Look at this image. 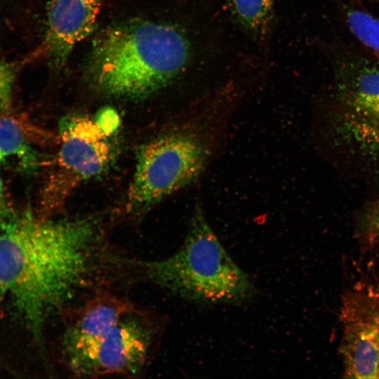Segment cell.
Returning <instances> with one entry per match:
<instances>
[{"mask_svg": "<svg viewBox=\"0 0 379 379\" xmlns=\"http://www.w3.org/2000/svg\"><path fill=\"white\" fill-rule=\"evenodd\" d=\"M27 0H0V43L20 39L27 13Z\"/></svg>", "mask_w": 379, "mask_h": 379, "instance_id": "14", "label": "cell"}, {"mask_svg": "<svg viewBox=\"0 0 379 379\" xmlns=\"http://www.w3.org/2000/svg\"><path fill=\"white\" fill-rule=\"evenodd\" d=\"M365 224L368 238L372 241L379 238V198L368 213Z\"/></svg>", "mask_w": 379, "mask_h": 379, "instance_id": "17", "label": "cell"}, {"mask_svg": "<svg viewBox=\"0 0 379 379\" xmlns=\"http://www.w3.org/2000/svg\"><path fill=\"white\" fill-rule=\"evenodd\" d=\"M5 194L2 179L0 175V215L5 212Z\"/></svg>", "mask_w": 379, "mask_h": 379, "instance_id": "18", "label": "cell"}, {"mask_svg": "<svg viewBox=\"0 0 379 379\" xmlns=\"http://www.w3.org/2000/svg\"><path fill=\"white\" fill-rule=\"evenodd\" d=\"M135 307L103 289L92 294L68 313L71 318L60 341L62 358L87 345Z\"/></svg>", "mask_w": 379, "mask_h": 379, "instance_id": "10", "label": "cell"}, {"mask_svg": "<svg viewBox=\"0 0 379 379\" xmlns=\"http://www.w3.org/2000/svg\"><path fill=\"white\" fill-rule=\"evenodd\" d=\"M340 317L345 376L379 378V295L363 292L349 295Z\"/></svg>", "mask_w": 379, "mask_h": 379, "instance_id": "8", "label": "cell"}, {"mask_svg": "<svg viewBox=\"0 0 379 379\" xmlns=\"http://www.w3.org/2000/svg\"><path fill=\"white\" fill-rule=\"evenodd\" d=\"M25 65L23 58L13 60L0 51V114L11 107L16 81Z\"/></svg>", "mask_w": 379, "mask_h": 379, "instance_id": "15", "label": "cell"}, {"mask_svg": "<svg viewBox=\"0 0 379 379\" xmlns=\"http://www.w3.org/2000/svg\"><path fill=\"white\" fill-rule=\"evenodd\" d=\"M157 326L135 307L78 351L62 358L76 376L98 378L139 373L151 354Z\"/></svg>", "mask_w": 379, "mask_h": 379, "instance_id": "6", "label": "cell"}, {"mask_svg": "<svg viewBox=\"0 0 379 379\" xmlns=\"http://www.w3.org/2000/svg\"><path fill=\"white\" fill-rule=\"evenodd\" d=\"M193 53L190 39L180 28L131 22L109 27L97 36L87 74L105 94L144 98L178 79L190 67Z\"/></svg>", "mask_w": 379, "mask_h": 379, "instance_id": "2", "label": "cell"}, {"mask_svg": "<svg viewBox=\"0 0 379 379\" xmlns=\"http://www.w3.org/2000/svg\"><path fill=\"white\" fill-rule=\"evenodd\" d=\"M17 160L20 167L31 171L38 164L36 152L32 147L23 124L17 119L0 114V165Z\"/></svg>", "mask_w": 379, "mask_h": 379, "instance_id": "11", "label": "cell"}, {"mask_svg": "<svg viewBox=\"0 0 379 379\" xmlns=\"http://www.w3.org/2000/svg\"><path fill=\"white\" fill-rule=\"evenodd\" d=\"M100 0H48L44 29L36 46L24 57L41 59L53 69L64 66L74 46L94 29Z\"/></svg>", "mask_w": 379, "mask_h": 379, "instance_id": "9", "label": "cell"}, {"mask_svg": "<svg viewBox=\"0 0 379 379\" xmlns=\"http://www.w3.org/2000/svg\"><path fill=\"white\" fill-rule=\"evenodd\" d=\"M95 120L102 129L109 135L114 132L119 123L117 113L109 107L102 109Z\"/></svg>", "mask_w": 379, "mask_h": 379, "instance_id": "16", "label": "cell"}, {"mask_svg": "<svg viewBox=\"0 0 379 379\" xmlns=\"http://www.w3.org/2000/svg\"><path fill=\"white\" fill-rule=\"evenodd\" d=\"M131 262L152 283L193 302L240 303L255 295L251 278L221 244L200 204L178 251L161 260Z\"/></svg>", "mask_w": 379, "mask_h": 379, "instance_id": "3", "label": "cell"}, {"mask_svg": "<svg viewBox=\"0 0 379 379\" xmlns=\"http://www.w3.org/2000/svg\"><path fill=\"white\" fill-rule=\"evenodd\" d=\"M126 262L105 242L98 218L53 220L27 212L0 233V294L39 338L50 317L68 314L81 295L104 289Z\"/></svg>", "mask_w": 379, "mask_h": 379, "instance_id": "1", "label": "cell"}, {"mask_svg": "<svg viewBox=\"0 0 379 379\" xmlns=\"http://www.w3.org/2000/svg\"><path fill=\"white\" fill-rule=\"evenodd\" d=\"M60 147L42 194L48 212L62 207L81 182L100 174L109 165V136L97 121L72 116L60 122Z\"/></svg>", "mask_w": 379, "mask_h": 379, "instance_id": "7", "label": "cell"}, {"mask_svg": "<svg viewBox=\"0 0 379 379\" xmlns=\"http://www.w3.org/2000/svg\"><path fill=\"white\" fill-rule=\"evenodd\" d=\"M350 1H355V2H368V3H370V2H374L377 0H350Z\"/></svg>", "mask_w": 379, "mask_h": 379, "instance_id": "19", "label": "cell"}, {"mask_svg": "<svg viewBox=\"0 0 379 379\" xmlns=\"http://www.w3.org/2000/svg\"><path fill=\"white\" fill-rule=\"evenodd\" d=\"M332 65L336 137L358 154L379 157V60L368 51L343 48Z\"/></svg>", "mask_w": 379, "mask_h": 379, "instance_id": "5", "label": "cell"}, {"mask_svg": "<svg viewBox=\"0 0 379 379\" xmlns=\"http://www.w3.org/2000/svg\"><path fill=\"white\" fill-rule=\"evenodd\" d=\"M221 117L208 108L139 148L127 192L128 212L142 214L198 179L215 151Z\"/></svg>", "mask_w": 379, "mask_h": 379, "instance_id": "4", "label": "cell"}, {"mask_svg": "<svg viewBox=\"0 0 379 379\" xmlns=\"http://www.w3.org/2000/svg\"><path fill=\"white\" fill-rule=\"evenodd\" d=\"M236 19L253 34H265L272 18L273 0H230Z\"/></svg>", "mask_w": 379, "mask_h": 379, "instance_id": "13", "label": "cell"}, {"mask_svg": "<svg viewBox=\"0 0 379 379\" xmlns=\"http://www.w3.org/2000/svg\"><path fill=\"white\" fill-rule=\"evenodd\" d=\"M346 25L352 35L379 60V18L353 4L343 6Z\"/></svg>", "mask_w": 379, "mask_h": 379, "instance_id": "12", "label": "cell"}]
</instances>
